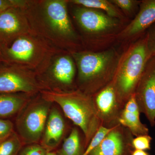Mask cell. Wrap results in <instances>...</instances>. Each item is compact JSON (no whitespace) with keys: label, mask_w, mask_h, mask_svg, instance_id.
<instances>
[{"label":"cell","mask_w":155,"mask_h":155,"mask_svg":"<svg viewBox=\"0 0 155 155\" xmlns=\"http://www.w3.org/2000/svg\"><path fill=\"white\" fill-rule=\"evenodd\" d=\"M67 0H28L23 9L33 33L59 49L84 50L72 22Z\"/></svg>","instance_id":"obj_1"},{"label":"cell","mask_w":155,"mask_h":155,"mask_svg":"<svg viewBox=\"0 0 155 155\" xmlns=\"http://www.w3.org/2000/svg\"><path fill=\"white\" fill-rule=\"evenodd\" d=\"M68 4L84 50L100 51L115 46L117 36L128 24L101 10Z\"/></svg>","instance_id":"obj_2"},{"label":"cell","mask_w":155,"mask_h":155,"mask_svg":"<svg viewBox=\"0 0 155 155\" xmlns=\"http://www.w3.org/2000/svg\"><path fill=\"white\" fill-rule=\"evenodd\" d=\"M122 48L115 46L100 51L83 50L71 53L77 67V88L92 96L114 79Z\"/></svg>","instance_id":"obj_3"},{"label":"cell","mask_w":155,"mask_h":155,"mask_svg":"<svg viewBox=\"0 0 155 155\" xmlns=\"http://www.w3.org/2000/svg\"><path fill=\"white\" fill-rule=\"evenodd\" d=\"M42 97L60 107L66 117L83 132L84 150L101 126L92 97L78 89L55 92L44 90Z\"/></svg>","instance_id":"obj_4"},{"label":"cell","mask_w":155,"mask_h":155,"mask_svg":"<svg viewBox=\"0 0 155 155\" xmlns=\"http://www.w3.org/2000/svg\"><path fill=\"white\" fill-rule=\"evenodd\" d=\"M60 50L31 32L20 37L8 47L0 48V61L29 69L38 75Z\"/></svg>","instance_id":"obj_5"},{"label":"cell","mask_w":155,"mask_h":155,"mask_svg":"<svg viewBox=\"0 0 155 155\" xmlns=\"http://www.w3.org/2000/svg\"><path fill=\"white\" fill-rule=\"evenodd\" d=\"M121 56L112 83L121 103L125 105L134 91L147 62L151 58L146 35L121 48Z\"/></svg>","instance_id":"obj_6"},{"label":"cell","mask_w":155,"mask_h":155,"mask_svg":"<svg viewBox=\"0 0 155 155\" xmlns=\"http://www.w3.org/2000/svg\"><path fill=\"white\" fill-rule=\"evenodd\" d=\"M53 104L40 93L32 97L17 115L15 131L23 145L40 143Z\"/></svg>","instance_id":"obj_7"},{"label":"cell","mask_w":155,"mask_h":155,"mask_svg":"<svg viewBox=\"0 0 155 155\" xmlns=\"http://www.w3.org/2000/svg\"><path fill=\"white\" fill-rule=\"evenodd\" d=\"M77 67L72 54L60 50L53 55L45 70L37 75L45 90L67 91L77 89Z\"/></svg>","instance_id":"obj_8"},{"label":"cell","mask_w":155,"mask_h":155,"mask_svg":"<svg viewBox=\"0 0 155 155\" xmlns=\"http://www.w3.org/2000/svg\"><path fill=\"white\" fill-rule=\"evenodd\" d=\"M44 87L35 72L15 65H0V93L26 94L35 96Z\"/></svg>","instance_id":"obj_9"},{"label":"cell","mask_w":155,"mask_h":155,"mask_svg":"<svg viewBox=\"0 0 155 155\" xmlns=\"http://www.w3.org/2000/svg\"><path fill=\"white\" fill-rule=\"evenodd\" d=\"M140 113L151 126L155 125V56L147 62L134 94Z\"/></svg>","instance_id":"obj_10"},{"label":"cell","mask_w":155,"mask_h":155,"mask_svg":"<svg viewBox=\"0 0 155 155\" xmlns=\"http://www.w3.org/2000/svg\"><path fill=\"white\" fill-rule=\"evenodd\" d=\"M112 81L92 96L101 125L108 128L119 125V118L125 107L117 96Z\"/></svg>","instance_id":"obj_11"},{"label":"cell","mask_w":155,"mask_h":155,"mask_svg":"<svg viewBox=\"0 0 155 155\" xmlns=\"http://www.w3.org/2000/svg\"><path fill=\"white\" fill-rule=\"evenodd\" d=\"M155 22V0L141 1L138 13L118 35L116 45L122 48L144 35Z\"/></svg>","instance_id":"obj_12"},{"label":"cell","mask_w":155,"mask_h":155,"mask_svg":"<svg viewBox=\"0 0 155 155\" xmlns=\"http://www.w3.org/2000/svg\"><path fill=\"white\" fill-rule=\"evenodd\" d=\"M32 32L23 9L10 8L0 12V48Z\"/></svg>","instance_id":"obj_13"},{"label":"cell","mask_w":155,"mask_h":155,"mask_svg":"<svg viewBox=\"0 0 155 155\" xmlns=\"http://www.w3.org/2000/svg\"><path fill=\"white\" fill-rule=\"evenodd\" d=\"M132 135L130 130L119 124L112 128L89 155H131Z\"/></svg>","instance_id":"obj_14"},{"label":"cell","mask_w":155,"mask_h":155,"mask_svg":"<svg viewBox=\"0 0 155 155\" xmlns=\"http://www.w3.org/2000/svg\"><path fill=\"white\" fill-rule=\"evenodd\" d=\"M66 127V122L61 112L56 107L52 106L40 143L48 152L54 151L63 139Z\"/></svg>","instance_id":"obj_15"},{"label":"cell","mask_w":155,"mask_h":155,"mask_svg":"<svg viewBox=\"0 0 155 155\" xmlns=\"http://www.w3.org/2000/svg\"><path fill=\"white\" fill-rule=\"evenodd\" d=\"M34 96L22 93H0V119L17 116Z\"/></svg>","instance_id":"obj_16"},{"label":"cell","mask_w":155,"mask_h":155,"mask_svg":"<svg viewBox=\"0 0 155 155\" xmlns=\"http://www.w3.org/2000/svg\"><path fill=\"white\" fill-rule=\"evenodd\" d=\"M67 2L72 5L101 10L110 17L120 19L128 24L131 21L110 0H67Z\"/></svg>","instance_id":"obj_17"},{"label":"cell","mask_w":155,"mask_h":155,"mask_svg":"<svg viewBox=\"0 0 155 155\" xmlns=\"http://www.w3.org/2000/svg\"><path fill=\"white\" fill-rule=\"evenodd\" d=\"M140 114L123 110L119 119V124L127 128L136 137L149 134V129L140 121Z\"/></svg>","instance_id":"obj_18"},{"label":"cell","mask_w":155,"mask_h":155,"mask_svg":"<svg viewBox=\"0 0 155 155\" xmlns=\"http://www.w3.org/2000/svg\"><path fill=\"white\" fill-rule=\"evenodd\" d=\"M84 151L78 129L74 127L64 140L61 147L55 152L57 155H82Z\"/></svg>","instance_id":"obj_19"},{"label":"cell","mask_w":155,"mask_h":155,"mask_svg":"<svg viewBox=\"0 0 155 155\" xmlns=\"http://www.w3.org/2000/svg\"><path fill=\"white\" fill-rule=\"evenodd\" d=\"M23 146L14 130L8 136L0 139V155H17Z\"/></svg>","instance_id":"obj_20"},{"label":"cell","mask_w":155,"mask_h":155,"mask_svg":"<svg viewBox=\"0 0 155 155\" xmlns=\"http://www.w3.org/2000/svg\"><path fill=\"white\" fill-rule=\"evenodd\" d=\"M121 11L125 17L132 20L138 13L141 1L137 0H110Z\"/></svg>","instance_id":"obj_21"},{"label":"cell","mask_w":155,"mask_h":155,"mask_svg":"<svg viewBox=\"0 0 155 155\" xmlns=\"http://www.w3.org/2000/svg\"><path fill=\"white\" fill-rule=\"evenodd\" d=\"M112 128H108L101 126L95 135L91 140L89 144L84 150L82 155H89L92 151L99 144L102 140L107 134L108 132L110 131Z\"/></svg>","instance_id":"obj_22"},{"label":"cell","mask_w":155,"mask_h":155,"mask_svg":"<svg viewBox=\"0 0 155 155\" xmlns=\"http://www.w3.org/2000/svg\"><path fill=\"white\" fill-rule=\"evenodd\" d=\"M48 151L40 143L23 146L17 155H47Z\"/></svg>","instance_id":"obj_23"},{"label":"cell","mask_w":155,"mask_h":155,"mask_svg":"<svg viewBox=\"0 0 155 155\" xmlns=\"http://www.w3.org/2000/svg\"><path fill=\"white\" fill-rule=\"evenodd\" d=\"M152 138L149 134L136 137L132 141V147L135 150L145 151L150 149Z\"/></svg>","instance_id":"obj_24"},{"label":"cell","mask_w":155,"mask_h":155,"mask_svg":"<svg viewBox=\"0 0 155 155\" xmlns=\"http://www.w3.org/2000/svg\"><path fill=\"white\" fill-rule=\"evenodd\" d=\"M28 0H0V12L10 8H25Z\"/></svg>","instance_id":"obj_25"},{"label":"cell","mask_w":155,"mask_h":155,"mask_svg":"<svg viewBox=\"0 0 155 155\" xmlns=\"http://www.w3.org/2000/svg\"><path fill=\"white\" fill-rule=\"evenodd\" d=\"M148 50L151 57L155 56V22L146 32Z\"/></svg>","instance_id":"obj_26"},{"label":"cell","mask_w":155,"mask_h":155,"mask_svg":"<svg viewBox=\"0 0 155 155\" xmlns=\"http://www.w3.org/2000/svg\"><path fill=\"white\" fill-rule=\"evenodd\" d=\"M14 131V124L11 120L0 119V139L8 136Z\"/></svg>","instance_id":"obj_27"},{"label":"cell","mask_w":155,"mask_h":155,"mask_svg":"<svg viewBox=\"0 0 155 155\" xmlns=\"http://www.w3.org/2000/svg\"><path fill=\"white\" fill-rule=\"evenodd\" d=\"M131 155H149L145 151L135 150L133 151Z\"/></svg>","instance_id":"obj_28"},{"label":"cell","mask_w":155,"mask_h":155,"mask_svg":"<svg viewBox=\"0 0 155 155\" xmlns=\"http://www.w3.org/2000/svg\"><path fill=\"white\" fill-rule=\"evenodd\" d=\"M47 155H57L55 151L48 152Z\"/></svg>","instance_id":"obj_29"},{"label":"cell","mask_w":155,"mask_h":155,"mask_svg":"<svg viewBox=\"0 0 155 155\" xmlns=\"http://www.w3.org/2000/svg\"><path fill=\"white\" fill-rule=\"evenodd\" d=\"M2 63H1V61H0V65H1V64H2Z\"/></svg>","instance_id":"obj_30"},{"label":"cell","mask_w":155,"mask_h":155,"mask_svg":"<svg viewBox=\"0 0 155 155\" xmlns=\"http://www.w3.org/2000/svg\"></svg>","instance_id":"obj_31"}]
</instances>
